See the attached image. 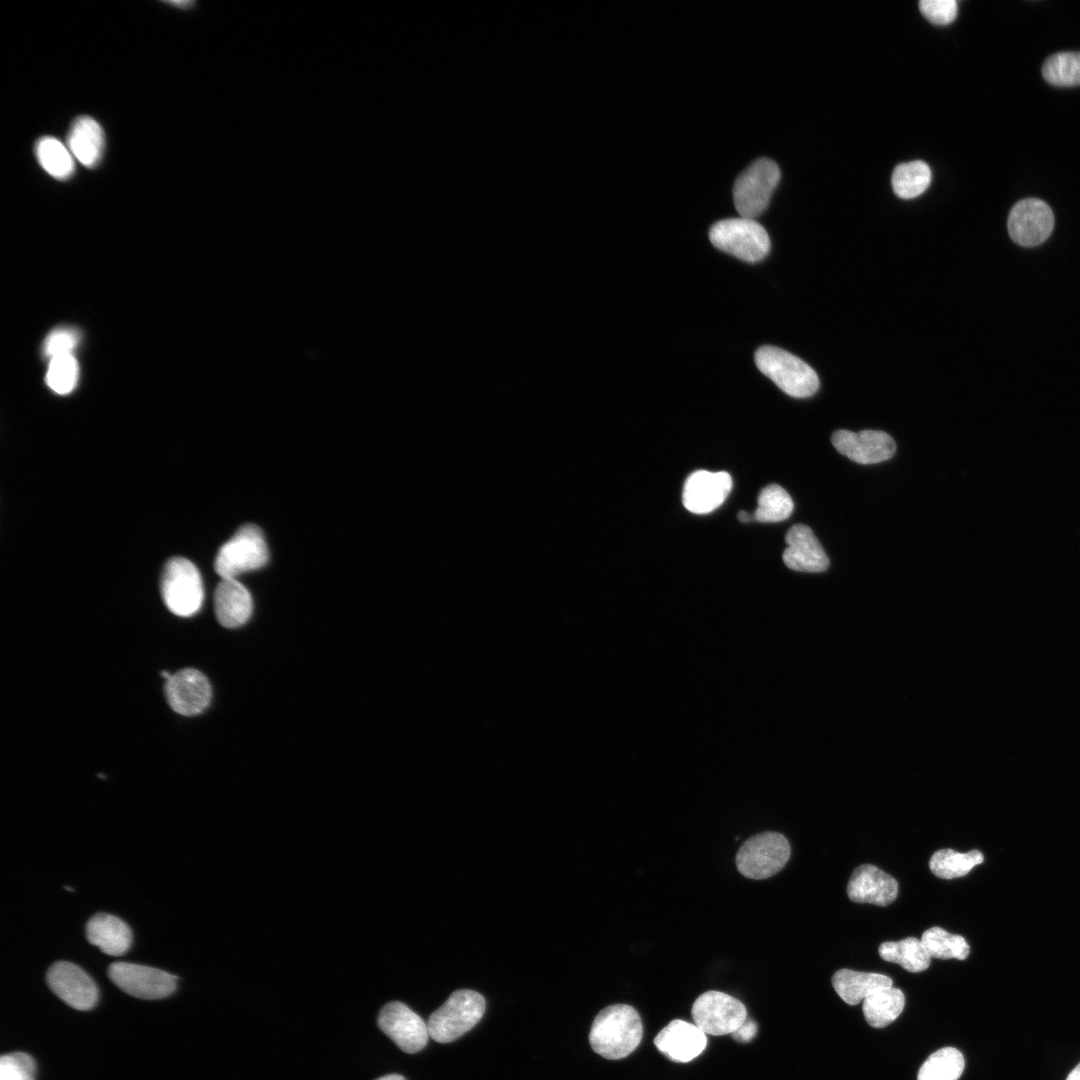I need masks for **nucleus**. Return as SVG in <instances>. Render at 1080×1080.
<instances>
[{
    "label": "nucleus",
    "mask_w": 1080,
    "mask_h": 1080,
    "mask_svg": "<svg viewBox=\"0 0 1080 1080\" xmlns=\"http://www.w3.org/2000/svg\"><path fill=\"white\" fill-rule=\"evenodd\" d=\"M643 1027L638 1012L626 1004H614L595 1017L589 1042L600 1056L618 1060L628 1056L639 1045Z\"/></svg>",
    "instance_id": "obj_1"
},
{
    "label": "nucleus",
    "mask_w": 1080,
    "mask_h": 1080,
    "mask_svg": "<svg viewBox=\"0 0 1080 1080\" xmlns=\"http://www.w3.org/2000/svg\"><path fill=\"white\" fill-rule=\"evenodd\" d=\"M758 369L783 392L806 398L815 394L820 382L816 372L797 356L774 346H762L755 353Z\"/></svg>",
    "instance_id": "obj_2"
},
{
    "label": "nucleus",
    "mask_w": 1080,
    "mask_h": 1080,
    "mask_svg": "<svg viewBox=\"0 0 1080 1080\" xmlns=\"http://www.w3.org/2000/svg\"><path fill=\"white\" fill-rule=\"evenodd\" d=\"M485 1006L484 997L476 991H454L444 1004L430 1015L427 1022L429 1036L439 1043L458 1039L479 1022Z\"/></svg>",
    "instance_id": "obj_3"
},
{
    "label": "nucleus",
    "mask_w": 1080,
    "mask_h": 1080,
    "mask_svg": "<svg viewBox=\"0 0 1080 1080\" xmlns=\"http://www.w3.org/2000/svg\"><path fill=\"white\" fill-rule=\"evenodd\" d=\"M160 590L166 607L175 615L192 616L201 608L204 590L200 573L186 558H170L163 566Z\"/></svg>",
    "instance_id": "obj_4"
},
{
    "label": "nucleus",
    "mask_w": 1080,
    "mask_h": 1080,
    "mask_svg": "<svg viewBox=\"0 0 1080 1080\" xmlns=\"http://www.w3.org/2000/svg\"><path fill=\"white\" fill-rule=\"evenodd\" d=\"M709 239L717 249L746 262H758L770 251L767 231L752 218L718 221L711 226Z\"/></svg>",
    "instance_id": "obj_5"
},
{
    "label": "nucleus",
    "mask_w": 1080,
    "mask_h": 1080,
    "mask_svg": "<svg viewBox=\"0 0 1080 1080\" xmlns=\"http://www.w3.org/2000/svg\"><path fill=\"white\" fill-rule=\"evenodd\" d=\"M268 558L261 529L254 524H245L221 546L214 568L222 579H237L243 573L262 568Z\"/></svg>",
    "instance_id": "obj_6"
},
{
    "label": "nucleus",
    "mask_w": 1080,
    "mask_h": 1080,
    "mask_svg": "<svg viewBox=\"0 0 1080 1080\" xmlns=\"http://www.w3.org/2000/svg\"><path fill=\"white\" fill-rule=\"evenodd\" d=\"M791 848L784 835L767 831L748 838L736 854L738 871L746 878L761 880L777 874L790 858Z\"/></svg>",
    "instance_id": "obj_7"
},
{
    "label": "nucleus",
    "mask_w": 1080,
    "mask_h": 1080,
    "mask_svg": "<svg viewBox=\"0 0 1080 1080\" xmlns=\"http://www.w3.org/2000/svg\"><path fill=\"white\" fill-rule=\"evenodd\" d=\"M780 177L778 165L768 158L757 159L744 170L733 187V201L740 216H759L767 208Z\"/></svg>",
    "instance_id": "obj_8"
},
{
    "label": "nucleus",
    "mask_w": 1080,
    "mask_h": 1080,
    "mask_svg": "<svg viewBox=\"0 0 1080 1080\" xmlns=\"http://www.w3.org/2000/svg\"><path fill=\"white\" fill-rule=\"evenodd\" d=\"M694 1024L705 1034H732L746 1019L747 1011L738 999L720 991H707L693 1003Z\"/></svg>",
    "instance_id": "obj_9"
},
{
    "label": "nucleus",
    "mask_w": 1080,
    "mask_h": 1080,
    "mask_svg": "<svg viewBox=\"0 0 1080 1080\" xmlns=\"http://www.w3.org/2000/svg\"><path fill=\"white\" fill-rule=\"evenodd\" d=\"M110 980L125 993L141 999H159L173 993L176 977L166 971L127 962L108 967Z\"/></svg>",
    "instance_id": "obj_10"
},
{
    "label": "nucleus",
    "mask_w": 1080,
    "mask_h": 1080,
    "mask_svg": "<svg viewBox=\"0 0 1080 1080\" xmlns=\"http://www.w3.org/2000/svg\"><path fill=\"white\" fill-rule=\"evenodd\" d=\"M1054 227V215L1046 202L1037 198L1018 201L1010 210L1007 228L1018 245L1033 247L1044 242Z\"/></svg>",
    "instance_id": "obj_11"
},
{
    "label": "nucleus",
    "mask_w": 1080,
    "mask_h": 1080,
    "mask_svg": "<svg viewBox=\"0 0 1080 1080\" xmlns=\"http://www.w3.org/2000/svg\"><path fill=\"white\" fill-rule=\"evenodd\" d=\"M378 1026L402 1051L416 1053L427 1044L428 1026L402 1002L386 1004L378 1016Z\"/></svg>",
    "instance_id": "obj_12"
},
{
    "label": "nucleus",
    "mask_w": 1080,
    "mask_h": 1080,
    "mask_svg": "<svg viewBox=\"0 0 1080 1080\" xmlns=\"http://www.w3.org/2000/svg\"><path fill=\"white\" fill-rule=\"evenodd\" d=\"M164 693L171 709L184 716L202 713L212 697L208 679L193 668H184L172 674L165 682Z\"/></svg>",
    "instance_id": "obj_13"
},
{
    "label": "nucleus",
    "mask_w": 1080,
    "mask_h": 1080,
    "mask_svg": "<svg viewBox=\"0 0 1080 1080\" xmlns=\"http://www.w3.org/2000/svg\"><path fill=\"white\" fill-rule=\"evenodd\" d=\"M49 988L66 1004L77 1010H89L97 1002L98 989L93 979L79 966L67 962L53 963L46 975Z\"/></svg>",
    "instance_id": "obj_14"
},
{
    "label": "nucleus",
    "mask_w": 1080,
    "mask_h": 1080,
    "mask_svg": "<svg viewBox=\"0 0 1080 1080\" xmlns=\"http://www.w3.org/2000/svg\"><path fill=\"white\" fill-rule=\"evenodd\" d=\"M838 452L859 464H875L890 459L896 450L893 438L883 431L838 430L831 437Z\"/></svg>",
    "instance_id": "obj_15"
},
{
    "label": "nucleus",
    "mask_w": 1080,
    "mask_h": 1080,
    "mask_svg": "<svg viewBox=\"0 0 1080 1080\" xmlns=\"http://www.w3.org/2000/svg\"><path fill=\"white\" fill-rule=\"evenodd\" d=\"M731 488V476L725 471H695L685 481L683 505L695 514L709 513L724 502Z\"/></svg>",
    "instance_id": "obj_16"
},
{
    "label": "nucleus",
    "mask_w": 1080,
    "mask_h": 1080,
    "mask_svg": "<svg viewBox=\"0 0 1080 1080\" xmlns=\"http://www.w3.org/2000/svg\"><path fill=\"white\" fill-rule=\"evenodd\" d=\"M847 894L853 902L887 906L897 897L898 883L878 867L862 864L853 871Z\"/></svg>",
    "instance_id": "obj_17"
},
{
    "label": "nucleus",
    "mask_w": 1080,
    "mask_h": 1080,
    "mask_svg": "<svg viewBox=\"0 0 1080 1080\" xmlns=\"http://www.w3.org/2000/svg\"><path fill=\"white\" fill-rule=\"evenodd\" d=\"M654 1044L670 1060L686 1063L703 1052L707 1037L697 1025L676 1019L658 1033Z\"/></svg>",
    "instance_id": "obj_18"
},
{
    "label": "nucleus",
    "mask_w": 1080,
    "mask_h": 1080,
    "mask_svg": "<svg viewBox=\"0 0 1080 1080\" xmlns=\"http://www.w3.org/2000/svg\"><path fill=\"white\" fill-rule=\"evenodd\" d=\"M785 540L787 548L783 552V561L788 568L811 573L823 572L828 568L829 558L808 526H792Z\"/></svg>",
    "instance_id": "obj_19"
},
{
    "label": "nucleus",
    "mask_w": 1080,
    "mask_h": 1080,
    "mask_svg": "<svg viewBox=\"0 0 1080 1080\" xmlns=\"http://www.w3.org/2000/svg\"><path fill=\"white\" fill-rule=\"evenodd\" d=\"M253 610L249 591L237 579H222L214 592V611L226 628H237L250 618Z\"/></svg>",
    "instance_id": "obj_20"
},
{
    "label": "nucleus",
    "mask_w": 1080,
    "mask_h": 1080,
    "mask_svg": "<svg viewBox=\"0 0 1080 1080\" xmlns=\"http://www.w3.org/2000/svg\"><path fill=\"white\" fill-rule=\"evenodd\" d=\"M86 938L103 953L120 956L130 948L132 932L120 918L107 913H97L86 924Z\"/></svg>",
    "instance_id": "obj_21"
},
{
    "label": "nucleus",
    "mask_w": 1080,
    "mask_h": 1080,
    "mask_svg": "<svg viewBox=\"0 0 1080 1080\" xmlns=\"http://www.w3.org/2000/svg\"><path fill=\"white\" fill-rule=\"evenodd\" d=\"M104 132L100 124L90 116H79L71 124L67 135L70 152L88 168L101 160L104 149Z\"/></svg>",
    "instance_id": "obj_22"
},
{
    "label": "nucleus",
    "mask_w": 1080,
    "mask_h": 1080,
    "mask_svg": "<svg viewBox=\"0 0 1080 1080\" xmlns=\"http://www.w3.org/2000/svg\"><path fill=\"white\" fill-rule=\"evenodd\" d=\"M832 985L839 997L849 1005H856L874 991L892 986L886 975L840 969L832 977Z\"/></svg>",
    "instance_id": "obj_23"
},
{
    "label": "nucleus",
    "mask_w": 1080,
    "mask_h": 1080,
    "mask_svg": "<svg viewBox=\"0 0 1080 1080\" xmlns=\"http://www.w3.org/2000/svg\"><path fill=\"white\" fill-rule=\"evenodd\" d=\"M905 996L894 987H885L874 991L863 1000V1014L873 1028H884L891 1024L903 1011Z\"/></svg>",
    "instance_id": "obj_24"
},
{
    "label": "nucleus",
    "mask_w": 1080,
    "mask_h": 1080,
    "mask_svg": "<svg viewBox=\"0 0 1080 1080\" xmlns=\"http://www.w3.org/2000/svg\"><path fill=\"white\" fill-rule=\"evenodd\" d=\"M878 952L883 960L897 963L912 973L926 970L931 962V957L921 940L915 937H907L895 942H883Z\"/></svg>",
    "instance_id": "obj_25"
},
{
    "label": "nucleus",
    "mask_w": 1080,
    "mask_h": 1080,
    "mask_svg": "<svg viewBox=\"0 0 1080 1080\" xmlns=\"http://www.w3.org/2000/svg\"><path fill=\"white\" fill-rule=\"evenodd\" d=\"M931 182V170L921 160L899 164L895 167L891 183L894 193L902 199L921 195Z\"/></svg>",
    "instance_id": "obj_26"
},
{
    "label": "nucleus",
    "mask_w": 1080,
    "mask_h": 1080,
    "mask_svg": "<svg viewBox=\"0 0 1080 1080\" xmlns=\"http://www.w3.org/2000/svg\"><path fill=\"white\" fill-rule=\"evenodd\" d=\"M979 850L960 853L953 849L937 850L930 858L931 872L942 879H954L967 875L970 870L983 862Z\"/></svg>",
    "instance_id": "obj_27"
},
{
    "label": "nucleus",
    "mask_w": 1080,
    "mask_h": 1080,
    "mask_svg": "<svg viewBox=\"0 0 1080 1080\" xmlns=\"http://www.w3.org/2000/svg\"><path fill=\"white\" fill-rule=\"evenodd\" d=\"M35 154L42 168L56 179L65 180L74 172L70 151L54 137L40 138L35 145Z\"/></svg>",
    "instance_id": "obj_28"
},
{
    "label": "nucleus",
    "mask_w": 1080,
    "mask_h": 1080,
    "mask_svg": "<svg viewBox=\"0 0 1080 1080\" xmlns=\"http://www.w3.org/2000/svg\"><path fill=\"white\" fill-rule=\"evenodd\" d=\"M962 1053L953 1047L932 1053L918 1071L917 1080H958L964 1070Z\"/></svg>",
    "instance_id": "obj_29"
},
{
    "label": "nucleus",
    "mask_w": 1080,
    "mask_h": 1080,
    "mask_svg": "<svg viewBox=\"0 0 1080 1080\" xmlns=\"http://www.w3.org/2000/svg\"><path fill=\"white\" fill-rule=\"evenodd\" d=\"M921 942L931 958L964 960L970 947L963 936L945 931L940 927H931L921 936Z\"/></svg>",
    "instance_id": "obj_30"
},
{
    "label": "nucleus",
    "mask_w": 1080,
    "mask_h": 1080,
    "mask_svg": "<svg viewBox=\"0 0 1080 1080\" xmlns=\"http://www.w3.org/2000/svg\"><path fill=\"white\" fill-rule=\"evenodd\" d=\"M1043 78L1051 85H1080V51L1059 52L1049 56L1042 66Z\"/></svg>",
    "instance_id": "obj_31"
},
{
    "label": "nucleus",
    "mask_w": 1080,
    "mask_h": 1080,
    "mask_svg": "<svg viewBox=\"0 0 1080 1080\" xmlns=\"http://www.w3.org/2000/svg\"><path fill=\"white\" fill-rule=\"evenodd\" d=\"M757 504L753 519L764 523L787 519L794 507L788 492L778 484H770L763 488L758 496Z\"/></svg>",
    "instance_id": "obj_32"
},
{
    "label": "nucleus",
    "mask_w": 1080,
    "mask_h": 1080,
    "mask_svg": "<svg viewBox=\"0 0 1080 1080\" xmlns=\"http://www.w3.org/2000/svg\"><path fill=\"white\" fill-rule=\"evenodd\" d=\"M78 379L79 365L72 354L50 359L45 380L52 391L68 394L75 388Z\"/></svg>",
    "instance_id": "obj_33"
},
{
    "label": "nucleus",
    "mask_w": 1080,
    "mask_h": 1080,
    "mask_svg": "<svg viewBox=\"0 0 1080 1080\" xmlns=\"http://www.w3.org/2000/svg\"><path fill=\"white\" fill-rule=\"evenodd\" d=\"M35 1062L22 1052L3 1055L0 1059V1080H34Z\"/></svg>",
    "instance_id": "obj_34"
},
{
    "label": "nucleus",
    "mask_w": 1080,
    "mask_h": 1080,
    "mask_svg": "<svg viewBox=\"0 0 1080 1080\" xmlns=\"http://www.w3.org/2000/svg\"><path fill=\"white\" fill-rule=\"evenodd\" d=\"M80 340V334L72 328H57L51 331L44 343L43 353L49 358L72 354Z\"/></svg>",
    "instance_id": "obj_35"
},
{
    "label": "nucleus",
    "mask_w": 1080,
    "mask_h": 1080,
    "mask_svg": "<svg viewBox=\"0 0 1080 1080\" xmlns=\"http://www.w3.org/2000/svg\"><path fill=\"white\" fill-rule=\"evenodd\" d=\"M919 8L926 19L937 25L953 22L958 14V5L955 0H922L919 2Z\"/></svg>",
    "instance_id": "obj_36"
},
{
    "label": "nucleus",
    "mask_w": 1080,
    "mask_h": 1080,
    "mask_svg": "<svg viewBox=\"0 0 1080 1080\" xmlns=\"http://www.w3.org/2000/svg\"><path fill=\"white\" fill-rule=\"evenodd\" d=\"M757 1033V1024L752 1019H746L731 1035L740 1042H749Z\"/></svg>",
    "instance_id": "obj_37"
},
{
    "label": "nucleus",
    "mask_w": 1080,
    "mask_h": 1080,
    "mask_svg": "<svg viewBox=\"0 0 1080 1080\" xmlns=\"http://www.w3.org/2000/svg\"><path fill=\"white\" fill-rule=\"evenodd\" d=\"M1066 1080H1080V1063L1069 1073Z\"/></svg>",
    "instance_id": "obj_38"
},
{
    "label": "nucleus",
    "mask_w": 1080,
    "mask_h": 1080,
    "mask_svg": "<svg viewBox=\"0 0 1080 1080\" xmlns=\"http://www.w3.org/2000/svg\"><path fill=\"white\" fill-rule=\"evenodd\" d=\"M169 4L177 6L178 8H189L193 6V1H170Z\"/></svg>",
    "instance_id": "obj_39"
},
{
    "label": "nucleus",
    "mask_w": 1080,
    "mask_h": 1080,
    "mask_svg": "<svg viewBox=\"0 0 1080 1080\" xmlns=\"http://www.w3.org/2000/svg\"><path fill=\"white\" fill-rule=\"evenodd\" d=\"M737 517H738V520L741 521V522H749L750 520L753 519V515H750L746 511H740L738 513Z\"/></svg>",
    "instance_id": "obj_40"
},
{
    "label": "nucleus",
    "mask_w": 1080,
    "mask_h": 1080,
    "mask_svg": "<svg viewBox=\"0 0 1080 1080\" xmlns=\"http://www.w3.org/2000/svg\"><path fill=\"white\" fill-rule=\"evenodd\" d=\"M375 1080H406V1079L403 1076L399 1075V1074H389V1075L382 1076V1077H380L378 1079H375Z\"/></svg>",
    "instance_id": "obj_41"
},
{
    "label": "nucleus",
    "mask_w": 1080,
    "mask_h": 1080,
    "mask_svg": "<svg viewBox=\"0 0 1080 1080\" xmlns=\"http://www.w3.org/2000/svg\"><path fill=\"white\" fill-rule=\"evenodd\" d=\"M160 674H161V676H162L163 678H165L166 680H167V679H169V678L171 677V675H172V674H170V673H169L168 671H165V670L161 671V673H160Z\"/></svg>",
    "instance_id": "obj_42"
}]
</instances>
